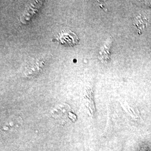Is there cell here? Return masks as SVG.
I'll list each match as a JSON object with an SVG mask.
<instances>
[{
	"label": "cell",
	"instance_id": "6da1fadb",
	"mask_svg": "<svg viewBox=\"0 0 151 151\" xmlns=\"http://www.w3.org/2000/svg\"><path fill=\"white\" fill-rule=\"evenodd\" d=\"M57 39L60 43L69 46H75L79 42L77 35L70 30H62L59 33Z\"/></svg>",
	"mask_w": 151,
	"mask_h": 151
},
{
	"label": "cell",
	"instance_id": "7a4b0ae2",
	"mask_svg": "<svg viewBox=\"0 0 151 151\" xmlns=\"http://www.w3.org/2000/svg\"><path fill=\"white\" fill-rule=\"evenodd\" d=\"M70 108L68 106V105L63 106V105H60V106H57V108L55 107V109L53 110V113H52V115L55 118H58L62 116L61 113H63L65 115V114L67 113V111Z\"/></svg>",
	"mask_w": 151,
	"mask_h": 151
},
{
	"label": "cell",
	"instance_id": "3957f363",
	"mask_svg": "<svg viewBox=\"0 0 151 151\" xmlns=\"http://www.w3.org/2000/svg\"><path fill=\"white\" fill-rule=\"evenodd\" d=\"M142 2L145 5L151 7V1H142Z\"/></svg>",
	"mask_w": 151,
	"mask_h": 151
}]
</instances>
